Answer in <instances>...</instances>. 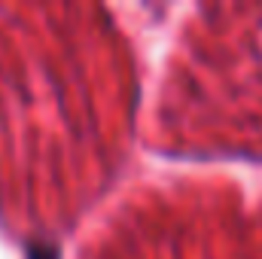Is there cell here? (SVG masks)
Segmentation results:
<instances>
[{
    "label": "cell",
    "mask_w": 262,
    "mask_h": 259,
    "mask_svg": "<svg viewBox=\"0 0 262 259\" xmlns=\"http://www.w3.org/2000/svg\"><path fill=\"white\" fill-rule=\"evenodd\" d=\"M25 259H61V247L55 241H28Z\"/></svg>",
    "instance_id": "cell-1"
}]
</instances>
